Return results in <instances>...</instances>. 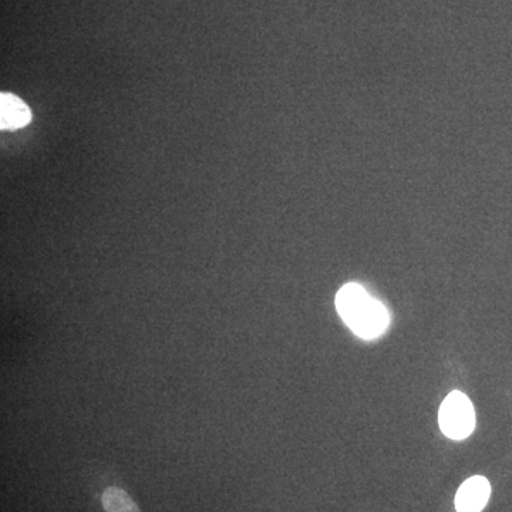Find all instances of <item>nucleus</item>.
<instances>
[{
    "instance_id": "f257e3e1",
    "label": "nucleus",
    "mask_w": 512,
    "mask_h": 512,
    "mask_svg": "<svg viewBox=\"0 0 512 512\" xmlns=\"http://www.w3.org/2000/svg\"><path fill=\"white\" fill-rule=\"evenodd\" d=\"M336 309L357 336L370 340L379 338L389 326V312L383 303L373 299L363 286L348 284L336 295Z\"/></svg>"
},
{
    "instance_id": "f03ea898",
    "label": "nucleus",
    "mask_w": 512,
    "mask_h": 512,
    "mask_svg": "<svg viewBox=\"0 0 512 512\" xmlns=\"http://www.w3.org/2000/svg\"><path fill=\"white\" fill-rule=\"evenodd\" d=\"M440 429L453 440H464L476 427V412L473 403L466 394L453 392L448 394L440 407Z\"/></svg>"
},
{
    "instance_id": "7ed1b4c3",
    "label": "nucleus",
    "mask_w": 512,
    "mask_h": 512,
    "mask_svg": "<svg viewBox=\"0 0 512 512\" xmlns=\"http://www.w3.org/2000/svg\"><path fill=\"white\" fill-rule=\"evenodd\" d=\"M491 485L487 478L476 476L468 478L458 488L456 495L457 512H481L490 500Z\"/></svg>"
},
{
    "instance_id": "20e7f679",
    "label": "nucleus",
    "mask_w": 512,
    "mask_h": 512,
    "mask_svg": "<svg viewBox=\"0 0 512 512\" xmlns=\"http://www.w3.org/2000/svg\"><path fill=\"white\" fill-rule=\"evenodd\" d=\"M32 121L30 109L15 94H0V127L2 130H19Z\"/></svg>"
},
{
    "instance_id": "39448f33",
    "label": "nucleus",
    "mask_w": 512,
    "mask_h": 512,
    "mask_svg": "<svg viewBox=\"0 0 512 512\" xmlns=\"http://www.w3.org/2000/svg\"><path fill=\"white\" fill-rule=\"evenodd\" d=\"M101 504L106 512H141L126 491L109 487L101 495Z\"/></svg>"
}]
</instances>
